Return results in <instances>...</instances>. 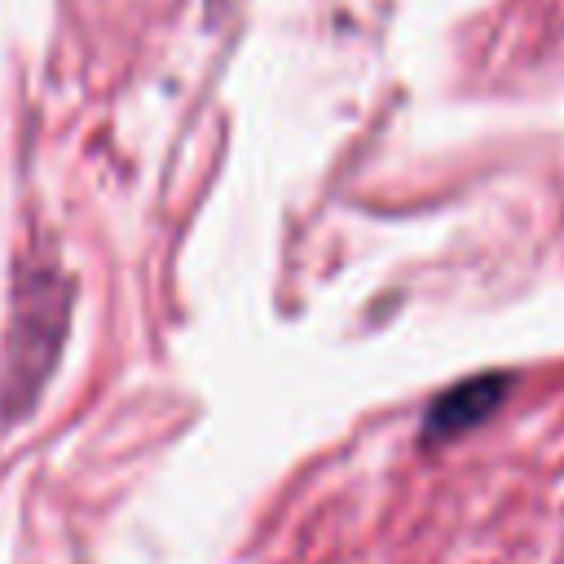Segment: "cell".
Returning <instances> with one entry per match:
<instances>
[{
	"mask_svg": "<svg viewBox=\"0 0 564 564\" xmlns=\"http://www.w3.org/2000/svg\"><path fill=\"white\" fill-rule=\"evenodd\" d=\"M507 388H511V379H507L502 370H489V375H476V379L454 383L449 392H441V397L427 405V414H423V436H427V441H449V436H458V432L485 423V419L502 405Z\"/></svg>",
	"mask_w": 564,
	"mask_h": 564,
	"instance_id": "1",
	"label": "cell"
}]
</instances>
